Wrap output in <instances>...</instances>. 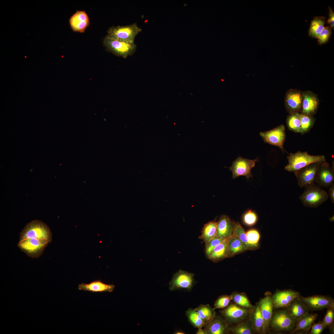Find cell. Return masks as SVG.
Here are the masks:
<instances>
[{
    "label": "cell",
    "mask_w": 334,
    "mask_h": 334,
    "mask_svg": "<svg viewBox=\"0 0 334 334\" xmlns=\"http://www.w3.org/2000/svg\"><path fill=\"white\" fill-rule=\"evenodd\" d=\"M52 240L49 227L41 221L35 220L28 224L22 230L17 245L28 256L37 258Z\"/></svg>",
    "instance_id": "1"
},
{
    "label": "cell",
    "mask_w": 334,
    "mask_h": 334,
    "mask_svg": "<svg viewBox=\"0 0 334 334\" xmlns=\"http://www.w3.org/2000/svg\"><path fill=\"white\" fill-rule=\"evenodd\" d=\"M287 158L288 162L285 169L290 172H294L314 163L326 162L324 155H311L306 151L302 152L298 151L295 153H291Z\"/></svg>",
    "instance_id": "2"
},
{
    "label": "cell",
    "mask_w": 334,
    "mask_h": 334,
    "mask_svg": "<svg viewBox=\"0 0 334 334\" xmlns=\"http://www.w3.org/2000/svg\"><path fill=\"white\" fill-rule=\"evenodd\" d=\"M299 199L303 205L310 208H316L328 198L329 194L314 183L305 187Z\"/></svg>",
    "instance_id": "3"
},
{
    "label": "cell",
    "mask_w": 334,
    "mask_h": 334,
    "mask_svg": "<svg viewBox=\"0 0 334 334\" xmlns=\"http://www.w3.org/2000/svg\"><path fill=\"white\" fill-rule=\"evenodd\" d=\"M274 310L270 323V330L291 333L295 328V322L289 315L286 308Z\"/></svg>",
    "instance_id": "4"
},
{
    "label": "cell",
    "mask_w": 334,
    "mask_h": 334,
    "mask_svg": "<svg viewBox=\"0 0 334 334\" xmlns=\"http://www.w3.org/2000/svg\"><path fill=\"white\" fill-rule=\"evenodd\" d=\"M251 310L244 308L231 301L229 305L220 312L229 326H233L248 319Z\"/></svg>",
    "instance_id": "5"
},
{
    "label": "cell",
    "mask_w": 334,
    "mask_h": 334,
    "mask_svg": "<svg viewBox=\"0 0 334 334\" xmlns=\"http://www.w3.org/2000/svg\"><path fill=\"white\" fill-rule=\"evenodd\" d=\"M103 43L111 52L118 56L126 58L135 51L134 42H128L105 36Z\"/></svg>",
    "instance_id": "6"
},
{
    "label": "cell",
    "mask_w": 334,
    "mask_h": 334,
    "mask_svg": "<svg viewBox=\"0 0 334 334\" xmlns=\"http://www.w3.org/2000/svg\"><path fill=\"white\" fill-rule=\"evenodd\" d=\"M135 23L125 26L109 28L106 36L128 42H134L136 36L141 31Z\"/></svg>",
    "instance_id": "7"
},
{
    "label": "cell",
    "mask_w": 334,
    "mask_h": 334,
    "mask_svg": "<svg viewBox=\"0 0 334 334\" xmlns=\"http://www.w3.org/2000/svg\"><path fill=\"white\" fill-rule=\"evenodd\" d=\"M300 298L309 311L329 308L334 310V300L329 296L317 295L305 297L300 296Z\"/></svg>",
    "instance_id": "8"
},
{
    "label": "cell",
    "mask_w": 334,
    "mask_h": 334,
    "mask_svg": "<svg viewBox=\"0 0 334 334\" xmlns=\"http://www.w3.org/2000/svg\"><path fill=\"white\" fill-rule=\"evenodd\" d=\"M258 159L257 158L251 160L240 156L237 158L233 162L232 166L229 168L232 172V178L234 179L244 176L249 179L252 177L251 170L255 166V162L258 161Z\"/></svg>",
    "instance_id": "9"
},
{
    "label": "cell",
    "mask_w": 334,
    "mask_h": 334,
    "mask_svg": "<svg viewBox=\"0 0 334 334\" xmlns=\"http://www.w3.org/2000/svg\"><path fill=\"white\" fill-rule=\"evenodd\" d=\"M194 276L192 273L181 270H179L173 275L169 282V289L171 291L180 289L191 290L194 283Z\"/></svg>",
    "instance_id": "10"
},
{
    "label": "cell",
    "mask_w": 334,
    "mask_h": 334,
    "mask_svg": "<svg viewBox=\"0 0 334 334\" xmlns=\"http://www.w3.org/2000/svg\"><path fill=\"white\" fill-rule=\"evenodd\" d=\"M265 143L279 147L284 153V144L286 135L285 126L282 124L271 130L260 132Z\"/></svg>",
    "instance_id": "11"
},
{
    "label": "cell",
    "mask_w": 334,
    "mask_h": 334,
    "mask_svg": "<svg viewBox=\"0 0 334 334\" xmlns=\"http://www.w3.org/2000/svg\"><path fill=\"white\" fill-rule=\"evenodd\" d=\"M300 296L299 292L292 289L277 290L271 294L273 309L285 308L295 299Z\"/></svg>",
    "instance_id": "12"
},
{
    "label": "cell",
    "mask_w": 334,
    "mask_h": 334,
    "mask_svg": "<svg viewBox=\"0 0 334 334\" xmlns=\"http://www.w3.org/2000/svg\"><path fill=\"white\" fill-rule=\"evenodd\" d=\"M321 163H314L294 172L300 187H305L314 183L316 173Z\"/></svg>",
    "instance_id": "13"
},
{
    "label": "cell",
    "mask_w": 334,
    "mask_h": 334,
    "mask_svg": "<svg viewBox=\"0 0 334 334\" xmlns=\"http://www.w3.org/2000/svg\"><path fill=\"white\" fill-rule=\"evenodd\" d=\"M302 101V92L297 89L289 90L286 92L285 98V105L286 111L289 114L300 113Z\"/></svg>",
    "instance_id": "14"
},
{
    "label": "cell",
    "mask_w": 334,
    "mask_h": 334,
    "mask_svg": "<svg viewBox=\"0 0 334 334\" xmlns=\"http://www.w3.org/2000/svg\"><path fill=\"white\" fill-rule=\"evenodd\" d=\"M271 294L269 291L265 293L264 297L259 301L261 313L264 321V334L270 332V323L274 310Z\"/></svg>",
    "instance_id": "15"
},
{
    "label": "cell",
    "mask_w": 334,
    "mask_h": 334,
    "mask_svg": "<svg viewBox=\"0 0 334 334\" xmlns=\"http://www.w3.org/2000/svg\"><path fill=\"white\" fill-rule=\"evenodd\" d=\"M319 104L317 95L310 91L302 92V109L300 113L308 116H313L317 112Z\"/></svg>",
    "instance_id": "16"
},
{
    "label": "cell",
    "mask_w": 334,
    "mask_h": 334,
    "mask_svg": "<svg viewBox=\"0 0 334 334\" xmlns=\"http://www.w3.org/2000/svg\"><path fill=\"white\" fill-rule=\"evenodd\" d=\"M334 169L326 162L321 163L316 173L314 182L320 187H328L333 183Z\"/></svg>",
    "instance_id": "17"
},
{
    "label": "cell",
    "mask_w": 334,
    "mask_h": 334,
    "mask_svg": "<svg viewBox=\"0 0 334 334\" xmlns=\"http://www.w3.org/2000/svg\"><path fill=\"white\" fill-rule=\"evenodd\" d=\"M236 223L228 216L222 215L217 222L216 236L223 240L233 236Z\"/></svg>",
    "instance_id": "18"
},
{
    "label": "cell",
    "mask_w": 334,
    "mask_h": 334,
    "mask_svg": "<svg viewBox=\"0 0 334 334\" xmlns=\"http://www.w3.org/2000/svg\"><path fill=\"white\" fill-rule=\"evenodd\" d=\"M229 325L221 315H217L203 327L208 334H229Z\"/></svg>",
    "instance_id": "19"
},
{
    "label": "cell",
    "mask_w": 334,
    "mask_h": 334,
    "mask_svg": "<svg viewBox=\"0 0 334 334\" xmlns=\"http://www.w3.org/2000/svg\"><path fill=\"white\" fill-rule=\"evenodd\" d=\"M248 319L255 334H264V321L260 310L259 302L256 303L251 310Z\"/></svg>",
    "instance_id": "20"
},
{
    "label": "cell",
    "mask_w": 334,
    "mask_h": 334,
    "mask_svg": "<svg viewBox=\"0 0 334 334\" xmlns=\"http://www.w3.org/2000/svg\"><path fill=\"white\" fill-rule=\"evenodd\" d=\"M70 23L74 31L83 32L89 24V19L84 11H77L70 18Z\"/></svg>",
    "instance_id": "21"
},
{
    "label": "cell",
    "mask_w": 334,
    "mask_h": 334,
    "mask_svg": "<svg viewBox=\"0 0 334 334\" xmlns=\"http://www.w3.org/2000/svg\"><path fill=\"white\" fill-rule=\"evenodd\" d=\"M300 297L295 299L285 308L289 315L295 322L302 316L309 312Z\"/></svg>",
    "instance_id": "22"
},
{
    "label": "cell",
    "mask_w": 334,
    "mask_h": 334,
    "mask_svg": "<svg viewBox=\"0 0 334 334\" xmlns=\"http://www.w3.org/2000/svg\"><path fill=\"white\" fill-rule=\"evenodd\" d=\"M78 289L80 290L92 292H112L115 288V285L112 284H107L101 280H97L89 283H82L78 285Z\"/></svg>",
    "instance_id": "23"
},
{
    "label": "cell",
    "mask_w": 334,
    "mask_h": 334,
    "mask_svg": "<svg viewBox=\"0 0 334 334\" xmlns=\"http://www.w3.org/2000/svg\"><path fill=\"white\" fill-rule=\"evenodd\" d=\"M318 317L317 314L310 313L309 312L307 313L296 322L295 328L291 334L299 331H308L315 323Z\"/></svg>",
    "instance_id": "24"
},
{
    "label": "cell",
    "mask_w": 334,
    "mask_h": 334,
    "mask_svg": "<svg viewBox=\"0 0 334 334\" xmlns=\"http://www.w3.org/2000/svg\"><path fill=\"white\" fill-rule=\"evenodd\" d=\"M230 238L224 239L216 246L208 256V259L213 262H217L229 257L228 245Z\"/></svg>",
    "instance_id": "25"
},
{
    "label": "cell",
    "mask_w": 334,
    "mask_h": 334,
    "mask_svg": "<svg viewBox=\"0 0 334 334\" xmlns=\"http://www.w3.org/2000/svg\"><path fill=\"white\" fill-rule=\"evenodd\" d=\"M216 228L217 222L215 220L210 221L204 225L201 231V235L199 238L203 240L205 246L215 237Z\"/></svg>",
    "instance_id": "26"
},
{
    "label": "cell",
    "mask_w": 334,
    "mask_h": 334,
    "mask_svg": "<svg viewBox=\"0 0 334 334\" xmlns=\"http://www.w3.org/2000/svg\"><path fill=\"white\" fill-rule=\"evenodd\" d=\"M248 250L246 246L237 236L233 235L230 238L228 245L229 257Z\"/></svg>",
    "instance_id": "27"
},
{
    "label": "cell",
    "mask_w": 334,
    "mask_h": 334,
    "mask_svg": "<svg viewBox=\"0 0 334 334\" xmlns=\"http://www.w3.org/2000/svg\"><path fill=\"white\" fill-rule=\"evenodd\" d=\"M325 18L324 17L315 16L311 21L308 31V35L313 38H317L319 35L325 28Z\"/></svg>",
    "instance_id": "28"
},
{
    "label": "cell",
    "mask_w": 334,
    "mask_h": 334,
    "mask_svg": "<svg viewBox=\"0 0 334 334\" xmlns=\"http://www.w3.org/2000/svg\"><path fill=\"white\" fill-rule=\"evenodd\" d=\"M229 334H254L255 332L248 319L237 324L229 326Z\"/></svg>",
    "instance_id": "29"
},
{
    "label": "cell",
    "mask_w": 334,
    "mask_h": 334,
    "mask_svg": "<svg viewBox=\"0 0 334 334\" xmlns=\"http://www.w3.org/2000/svg\"><path fill=\"white\" fill-rule=\"evenodd\" d=\"M233 302L244 308L251 310L254 307L246 293L244 292H233L231 294Z\"/></svg>",
    "instance_id": "30"
},
{
    "label": "cell",
    "mask_w": 334,
    "mask_h": 334,
    "mask_svg": "<svg viewBox=\"0 0 334 334\" xmlns=\"http://www.w3.org/2000/svg\"><path fill=\"white\" fill-rule=\"evenodd\" d=\"M194 309L206 323L216 315L215 310L208 304H201Z\"/></svg>",
    "instance_id": "31"
},
{
    "label": "cell",
    "mask_w": 334,
    "mask_h": 334,
    "mask_svg": "<svg viewBox=\"0 0 334 334\" xmlns=\"http://www.w3.org/2000/svg\"><path fill=\"white\" fill-rule=\"evenodd\" d=\"M186 315L189 321L195 328H202L206 323L194 309L189 308L186 311Z\"/></svg>",
    "instance_id": "32"
},
{
    "label": "cell",
    "mask_w": 334,
    "mask_h": 334,
    "mask_svg": "<svg viewBox=\"0 0 334 334\" xmlns=\"http://www.w3.org/2000/svg\"><path fill=\"white\" fill-rule=\"evenodd\" d=\"M301 114L295 113L287 117L286 122L289 129L295 133H299L301 129Z\"/></svg>",
    "instance_id": "33"
},
{
    "label": "cell",
    "mask_w": 334,
    "mask_h": 334,
    "mask_svg": "<svg viewBox=\"0 0 334 334\" xmlns=\"http://www.w3.org/2000/svg\"><path fill=\"white\" fill-rule=\"evenodd\" d=\"M300 119L301 129L300 133L303 135L308 132L313 127L315 119L313 116L301 114Z\"/></svg>",
    "instance_id": "34"
},
{
    "label": "cell",
    "mask_w": 334,
    "mask_h": 334,
    "mask_svg": "<svg viewBox=\"0 0 334 334\" xmlns=\"http://www.w3.org/2000/svg\"><path fill=\"white\" fill-rule=\"evenodd\" d=\"M233 235L237 236L248 250H253V248L248 242L246 232L238 222L235 223Z\"/></svg>",
    "instance_id": "35"
},
{
    "label": "cell",
    "mask_w": 334,
    "mask_h": 334,
    "mask_svg": "<svg viewBox=\"0 0 334 334\" xmlns=\"http://www.w3.org/2000/svg\"><path fill=\"white\" fill-rule=\"evenodd\" d=\"M248 242L253 250L258 248V242L260 238V234L258 231L255 229L249 230L246 232Z\"/></svg>",
    "instance_id": "36"
},
{
    "label": "cell",
    "mask_w": 334,
    "mask_h": 334,
    "mask_svg": "<svg viewBox=\"0 0 334 334\" xmlns=\"http://www.w3.org/2000/svg\"><path fill=\"white\" fill-rule=\"evenodd\" d=\"M232 300V296L230 295H224L219 296L214 303V310L224 309L226 307Z\"/></svg>",
    "instance_id": "37"
},
{
    "label": "cell",
    "mask_w": 334,
    "mask_h": 334,
    "mask_svg": "<svg viewBox=\"0 0 334 334\" xmlns=\"http://www.w3.org/2000/svg\"><path fill=\"white\" fill-rule=\"evenodd\" d=\"M244 223L247 225L251 226L254 225L258 219L256 213L253 211L249 210L243 214L242 217Z\"/></svg>",
    "instance_id": "38"
},
{
    "label": "cell",
    "mask_w": 334,
    "mask_h": 334,
    "mask_svg": "<svg viewBox=\"0 0 334 334\" xmlns=\"http://www.w3.org/2000/svg\"><path fill=\"white\" fill-rule=\"evenodd\" d=\"M332 32L329 26L325 27L319 35L318 41L319 45H323L327 42L330 37Z\"/></svg>",
    "instance_id": "39"
},
{
    "label": "cell",
    "mask_w": 334,
    "mask_h": 334,
    "mask_svg": "<svg viewBox=\"0 0 334 334\" xmlns=\"http://www.w3.org/2000/svg\"><path fill=\"white\" fill-rule=\"evenodd\" d=\"M223 240L215 236L205 246V253L208 258L215 247Z\"/></svg>",
    "instance_id": "40"
},
{
    "label": "cell",
    "mask_w": 334,
    "mask_h": 334,
    "mask_svg": "<svg viewBox=\"0 0 334 334\" xmlns=\"http://www.w3.org/2000/svg\"><path fill=\"white\" fill-rule=\"evenodd\" d=\"M322 321L326 327L333 323L334 310L331 308L328 309Z\"/></svg>",
    "instance_id": "41"
},
{
    "label": "cell",
    "mask_w": 334,
    "mask_h": 334,
    "mask_svg": "<svg viewBox=\"0 0 334 334\" xmlns=\"http://www.w3.org/2000/svg\"><path fill=\"white\" fill-rule=\"evenodd\" d=\"M310 332L311 334H320L326 327L324 325L322 321H319L318 322L314 323L311 326Z\"/></svg>",
    "instance_id": "42"
},
{
    "label": "cell",
    "mask_w": 334,
    "mask_h": 334,
    "mask_svg": "<svg viewBox=\"0 0 334 334\" xmlns=\"http://www.w3.org/2000/svg\"><path fill=\"white\" fill-rule=\"evenodd\" d=\"M329 16L327 22L329 25L330 27L331 28L334 29V12L333 10L330 6L328 7Z\"/></svg>",
    "instance_id": "43"
},
{
    "label": "cell",
    "mask_w": 334,
    "mask_h": 334,
    "mask_svg": "<svg viewBox=\"0 0 334 334\" xmlns=\"http://www.w3.org/2000/svg\"><path fill=\"white\" fill-rule=\"evenodd\" d=\"M329 190V196L331 202L334 203V183H333L330 186Z\"/></svg>",
    "instance_id": "44"
},
{
    "label": "cell",
    "mask_w": 334,
    "mask_h": 334,
    "mask_svg": "<svg viewBox=\"0 0 334 334\" xmlns=\"http://www.w3.org/2000/svg\"><path fill=\"white\" fill-rule=\"evenodd\" d=\"M196 332V334H208L207 331L204 328H200L198 329Z\"/></svg>",
    "instance_id": "45"
},
{
    "label": "cell",
    "mask_w": 334,
    "mask_h": 334,
    "mask_svg": "<svg viewBox=\"0 0 334 334\" xmlns=\"http://www.w3.org/2000/svg\"><path fill=\"white\" fill-rule=\"evenodd\" d=\"M329 328L330 331L332 334H334V323L328 326Z\"/></svg>",
    "instance_id": "46"
},
{
    "label": "cell",
    "mask_w": 334,
    "mask_h": 334,
    "mask_svg": "<svg viewBox=\"0 0 334 334\" xmlns=\"http://www.w3.org/2000/svg\"><path fill=\"white\" fill-rule=\"evenodd\" d=\"M174 333L175 334H185V332H183L182 331H177L176 332H175Z\"/></svg>",
    "instance_id": "47"
}]
</instances>
